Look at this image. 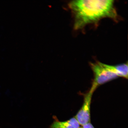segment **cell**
<instances>
[{
    "label": "cell",
    "instance_id": "5b68a950",
    "mask_svg": "<svg viewBox=\"0 0 128 128\" xmlns=\"http://www.w3.org/2000/svg\"><path fill=\"white\" fill-rule=\"evenodd\" d=\"M75 117L66 121H60L56 119L50 128H80V126Z\"/></svg>",
    "mask_w": 128,
    "mask_h": 128
},
{
    "label": "cell",
    "instance_id": "8992f818",
    "mask_svg": "<svg viewBox=\"0 0 128 128\" xmlns=\"http://www.w3.org/2000/svg\"><path fill=\"white\" fill-rule=\"evenodd\" d=\"M80 128H95L90 122L81 126Z\"/></svg>",
    "mask_w": 128,
    "mask_h": 128
},
{
    "label": "cell",
    "instance_id": "3957f363",
    "mask_svg": "<svg viewBox=\"0 0 128 128\" xmlns=\"http://www.w3.org/2000/svg\"><path fill=\"white\" fill-rule=\"evenodd\" d=\"M93 93L90 90L86 94L82 108L74 117L81 126L90 122V106Z\"/></svg>",
    "mask_w": 128,
    "mask_h": 128
},
{
    "label": "cell",
    "instance_id": "7a4b0ae2",
    "mask_svg": "<svg viewBox=\"0 0 128 128\" xmlns=\"http://www.w3.org/2000/svg\"><path fill=\"white\" fill-rule=\"evenodd\" d=\"M91 68L94 72V78L91 92H94L98 86L108 82L116 79L118 76L114 73L107 69L104 66L103 63L97 62L90 63Z\"/></svg>",
    "mask_w": 128,
    "mask_h": 128
},
{
    "label": "cell",
    "instance_id": "6da1fadb",
    "mask_svg": "<svg viewBox=\"0 0 128 128\" xmlns=\"http://www.w3.org/2000/svg\"><path fill=\"white\" fill-rule=\"evenodd\" d=\"M68 6L74 17V27L76 30L105 18L114 20L117 18L114 1L112 0H75L70 2Z\"/></svg>",
    "mask_w": 128,
    "mask_h": 128
},
{
    "label": "cell",
    "instance_id": "277c9868",
    "mask_svg": "<svg viewBox=\"0 0 128 128\" xmlns=\"http://www.w3.org/2000/svg\"><path fill=\"white\" fill-rule=\"evenodd\" d=\"M106 68L111 71L118 76L128 78V64L125 63L116 65H110L103 63Z\"/></svg>",
    "mask_w": 128,
    "mask_h": 128
}]
</instances>
